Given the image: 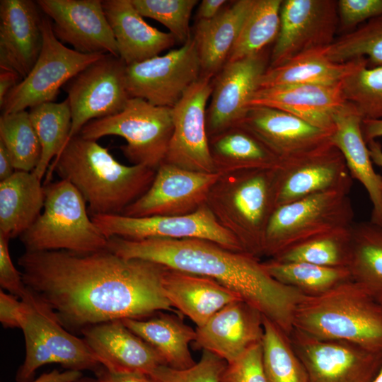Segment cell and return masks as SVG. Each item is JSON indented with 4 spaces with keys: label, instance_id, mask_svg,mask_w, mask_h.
<instances>
[{
    "label": "cell",
    "instance_id": "obj_2",
    "mask_svg": "<svg viewBox=\"0 0 382 382\" xmlns=\"http://www.w3.org/2000/svg\"><path fill=\"white\" fill-rule=\"evenodd\" d=\"M108 249L123 257L211 278L257 309L288 336L294 329L295 308L305 296L272 277L260 258L204 239L130 240L112 236Z\"/></svg>",
    "mask_w": 382,
    "mask_h": 382
},
{
    "label": "cell",
    "instance_id": "obj_56",
    "mask_svg": "<svg viewBox=\"0 0 382 382\" xmlns=\"http://www.w3.org/2000/svg\"><path fill=\"white\" fill-rule=\"evenodd\" d=\"M371 382H382V366Z\"/></svg>",
    "mask_w": 382,
    "mask_h": 382
},
{
    "label": "cell",
    "instance_id": "obj_1",
    "mask_svg": "<svg viewBox=\"0 0 382 382\" xmlns=\"http://www.w3.org/2000/svg\"><path fill=\"white\" fill-rule=\"evenodd\" d=\"M18 264L25 286L69 330L141 319L161 311L181 315L163 289L166 267L151 261L123 257L106 248L86 253L25 251Z\"/></svg>",
    "mask_w": 382,
    "mask_h": 382
},
{
    "label": "cell",
    "instance_id": "obj_3",
    "mask_svg": "<svg viewBox=\"0 0 382 382\" xmlns=\"http://www.w3.org/2000/svg\"><path fill=\"white\" fill-rule=\"evenodd\" d=\"M56 171L72 183L93 214H120L150 187L156 170L118 162L96 141L72 137L51 163L47 178Z\"/></svg>",
    "mask_w": 382,
    "mask_h": 382
},
{
    "label": "cell",
    "instance_id": "obj_54",
    "mask_svg": "<svg viewBox=\"0 0 382 382\" xmlns=\"http://www.w3.org/2000/svg\"><path fill=\"white\" fill-rule=\"evenodd\" d=\"M16 170L13 166L11 158L4 146L0 142V180H4L11 176Z\"/></svg>",
    "mask_w": 382,
    "mask_h": 382
},
{
    "label": "cell",
    "instance_id": "obj_31",
    "mask_svg": "<svg viewBox=\"0 0 382 382\" xmlns=\"http://www.w3.org/2000/svg\"><path fill=\"white\" fill-rule=\"evenodd\" d=\"M365 64L368 65L364 57L335 63L327 58L321 49L311 50L282 65L268 67L261 77L259 88L296 84H337Z\"/></svg>",
    "mask_w": 382,
    "mask_h": 382
},
{
    "label": "cell",
    "instance_id": "obj_18",
    "mask_svg": "<svg viewBox=\"0 0 382 382\" xmlns=\"http://www.w3.org/2000/svg\"><path fill=\"white\" fill-rule=\"evenodd\" d=\"M220 175L163 162L156 169L149 190L120 214L144 217L193 214L205 204L210 189Z\"/></svg>",
    "mask_w": 382,
    "mask_h": 382
},
{
    "label": "cell",
    "instance_id": "obj_52",
    "mask_svg": "<svg viewBox=\"0 0 382 382\" xmlns=\"http://www.w3.org/2000/svg\"><path fill=\"white\" fill-rule=\"evenodd\" d=\"M228 2L226 0H203L199 4L197 21L209 20L216 17Z\"/></svg>",
    "mask_w": 382,
    "mask_h": 382
},
{
    "label": "cell",
    "instance_id": "obj_10",
    "mask_svg": "<svg viewBox=\"0 0 382 382\" xmlns=\"http://www.w3.org/2000/svg\"><path fill=\"white\" fill-rule=\"evenodd\" d=\"M43 42L29 72L6 96L0 105L8 114L54 102L59 91L77 74L105 54H83L66 47L54 35L51 20L43 15Z\"/></svg>",
    "mask_w": 382,
    "mask_h": 382
},
{
    "label": "cell",
    "instance_id": "obj_46",
    "mask_svg": "<svg viewBox=\"0 0 382 382\" xmlns=\"http://www.w3.org/2000/svg\"><path fill=\"white\" fill-rule=\"evenodd\" d=\"M339 26L349 30L382 16V0L337 1Z\"/></svg>",
    "mask_w": 382,
    "mask_h": 382
},
{
    "label": "cell",
    "instance_id": "obj_48",
    "mask_svg": "<svg viewBox=\"0 0 382 382\" xmlns=\"http://www.w3.org/2000/svg\"><path fill=\"white\" fill-rule=\"evenodd\" d=\"M18 297L0 291V322L6 328L21 329L25 318L24 302Z\"/></svg>",
    "mask_w": 382,
    "mask_h": 382
},
{
    "label": "cell",
    "instance_id": "obj_28",
    "mask_svg": "<svg viewBox=\"0 0 382 382\" xmlns=\"http://www.w3.org/2000/svg\"><path fill=\"white\" fill-rule=\"evenodd\" d=\"M163 286L173 306L190 318L197 328L204 325L226 306L242 300L211 278L167 267L163 273Z\"/></svg>",
    "mask_w": 382,
    "mask_h": 382
},
{
    "label": "cell",
    "instance_id": "obj_24",
    "mask_svg": "<svg viewBox=\"0 0 382 382\" xmlns=\"http://www.w3.org/2000/svg\"><path fill=\"white\" fill-rule=\"evenodd\" d=\"M81 332L100 364L112 373L149 376L158 366L165 365L159 354L122 320L88 326Z\"/></svg>",
    "mask_w": 382,
    "mask_h": 382
},
{
    "label": "cell",
    "instance_id": "obj_27",
    "mask_svg": "<svg viewBox=\"0 0 382 382\" xmlns=\"http://www.w3.org/2000/svg\"><path fill=\"white\" fill-rule=\"evenodd\" d=\"M102 2L117 45L119 57L127 66L158 56L175 45L174 36L148 24L131 0Z\"/></svg>",
    "mask_w": 382,
    "mask_h": 382
},
{
    "label": "cell",
    "instance_id": "obj_22",
    "mask_svg": "<svg viewBox=\"0 0 382 382\" xmlns=\"http://www.w3.org/2000/svg\"><path fill=\"white\" fill-rule=\"evenodd\" d=\"M36 1H0V69L23 79L42 50L43 16Z\"/></svg>",
    "mask_w": 382,
    "mask_h": 382
},
{
    "label": "cell",
    "instance_id": "obj_41",
    "mask_svg": "<svg viewBox=\"0 0 382 382\" xmlns=\"http://www.w3.org/2000/svg\"><path fill=\"white\" fill-rule=\"evenodd\" d=\"M351 227L301 243L271 259L284 262L347 267L351 249Z\"/></svg>",
    "mask_w": 382,
    "mask_h": 382
},
{
    "label": "cell",
    "instance_id": "obj_7",
    "mask_svg": "<svg viewBox=\"0 0 382 382\" xmlns=\"http://www.w3.org/2000/svg\"><path fill=\"white\" fill-rule=\"evenodd\" d=\"M25 313L21 330L25 356L18 368L16 382H30L42 366L58 364L66 370H91L101 366L83 339L66 330L52 308L37 294L26 287L21 299Z\"/></svg>",
    "mask_w": 382,
    "mask_h": 382
},
{
    "label": "cell",
    "instance_id": "obj_37",
    "mask_svg": "<svg viewBox=\"0 0 382 382\" xmlns=\"http://www.w3.org/2000/svg\"><path fill=\"white\" fill-rule=\"evenodd\" d=\"M262 361L268 382H308L307 372L289 336L263 316Z\"/></svg>",
    "mask_w": 382,
    "mask_h": 382
},
{
    "label": "cell",
    "instance_id": "obj_35",
    "mask_svg": "<svg viewBox=\"0 0 382 382\" xmlns=\"http://www.w3.org/2000/svg\"><path fill=\"white\" fill-rule=\"evenodd\" d=\"M28 112L41 146L40 160L33 172L42 180L52 160L59 156L69 140L71 127L69 100L42 103Z\"/></svg>",
    "mask_w": 382,
    "mask_h": 382
},
{
    "label": "cell",
    "instance_id": "obj_55",
    "mask_svg": "<svg viewBox=\"0 0 382 382\" xmlns=\"http://www.w3.org/2000/svg\"><path fill=\"white\" fill-rule=\"evenodd\" d=\"M369 154L373 163L382 168V146L376 140H371L366 142ZM381 182H382V175Z\"/></svg>",
    "mask_w": 382,
    "mask_h": 382
},
{
    "label": "cell",
    "instance_id": "obj_11",
    "mask_svg": "<svg viewBox=\"0 0 382 382\" xmlns=\"http://www.w3.org/2000/svg\"><path fill=\"white\" fill-rule=\"evenodd\" d=\"M126 68L120 57L105 54L64 85L71 115L68 141L88 122L124 109L131 98L127 88Z\"/></svg>",
    "mask_w": 382,
    "mask_h": 382
},
{
    "label": "cell",
    "instance_id": "obj_13",
    "mask_svg": "<svg viewBox=\"0 0 382 382\" xmlns=\"http://www.w3.org/2000/svg\"><path fill=\"white\" fill-rule=\"evenodd\" d=\"M289 337L308 382H371L382 366V351L318 338L296 328Z\"/></svg>",
    "mask_w": 382,
    "mask_h": 382
},
{
    "label": "cell",
    "instance_id": "obj_29",
    "mask_svg": "<svg viewBox=\"0 0 382 382\" xmlns=\"http://www.w3.org/2000/svg\"><path fill=\"white\" fill-rule=\"evenodd\" d=\"M255 0H238L214 18L197 21L194 36L201 76L213 78L226 63Z\"/></svg>",
    "mask_w": 382,
    "mask_h": 382
},
{
    "label": "cell",
    "instance_id": "obj_53",
    "mask_svg": "<svg viewBox=\"0 0 382 382\" xmlns=\"http://www.w3.org/2000/svg\"><path fill=\"white\" fill-rule=\"evenodd\" d=\"M361 130L366 142L382 137V120H362Z\"/></svg>",
    "mask_w": 382,
    "mask_h": 382
},
{
    "label": "cell",
    "instance_id": "obj_36",
    "mask_svg": "<svg viewBox=\"0 0 382 382\" xmlns=\"http://www.w3.org/2000/svg\"><path fill=\"white\" fill-rule=\"evenodd\" d=\"M267 273L279 283L296 289L305 296L323 294L352 280L347 267H330L306 262H284L270 259L262 262Z\"/></svg>",
    "mask_w": 382,
    "mask_h": 382
},
{
    "label": "cell",
    "instance_id": "obj_57",
    "mask_svg": "<svg viewBox=\"0 0 382 382\" xmlns=\"http://www.w3.org/2000/svg\"><path fill=\"white\" fill-rule=\"evenodd\" d=\"M76 382H98V381L97 380V378L94 379V378H91L81 377Z\"/></svg>",
    "mask_w": 382,
    "mask_h": 382
},
{
    "label": "cell",
    "instance_id": "obj_40",
    "mask_svg": "<svg viewBox=\"0 0 382 382\" xmlns=\"http://www.w3.org/2000/svg\"><path fill=\"white\" fill-rule=\"evenodd\" d=\"M321 50L335 63L364 57L367 67L382 66V16L368 21Z\"/></svg>",
    "mask_w": 382,
    "mask_h": 382
},
{
    "label": "cell",
    "instance_id": "obj_8",
    "mask_svg": "<svg viewBox=\"0 0 382 382\" xmlns=\"http://www.w3.org/2000/svg\"><path fill=\"white\" fill-rule=\"evenodd\" d=\"M349 194L327 191L277 207L266 229L262 256L274 258L297 245L349 228L354 211Z\"/></svg>",
    "mask_w": 382,
    "mask_h": 382
},
{
    "label": "cell",
    "instance_id": "obj_5",
    "mask_svg": "<svg viewBox=\"0 0 382 382\" xmlns=\"http://www.w3.org/2000/svg\"><path fill=\"white\" fill-rule=\"evenodd\" d=\"M276 169L221 175L205 203L243 251L258 258L262 256L266 229L277 208Z\"/></svg>",
    "mask_w": 382,
    "mask_h": 382
},
{
    "label": "cell",
    "instance_id": "obj_17",
    "mask_svg": "<svg viewBox=\"0 0 382 382\" xmlns=\"http://www.w3.org/2000/svg\"><path fill=\"white\" fill-rule=\"evenodd\" d=\"M213 78L201 76L172 108L173 131L164 162L202 173H215L206 128Z\"/></svg>",
    "mask_w": 382,
    "mask_h": 382
},
{
    "label": "cell",
    "instance_id": "obj_42",
    "mask_svg": "<svg viewBox=\"0 0 382 382\" xmlns=\"http://www.w3.org/2000/svg\"><path fill=\"white\" fill-rule=\"evenodd\" d=\"M346 100L363 120H382V66L369 68L365 64L342 83Z\"/></svg>",
    "mask_w": 382,
    "mask_h": 382
},
{
    "label": "cell",
    "instance_id": "obj_33",
    "mask_svg": "<svg viewBox=\"0 0 382 382\" xmlns=\"http://www.w3.org/2000/svg\"><path fill=\"white\" fill-rule=\"evenodd\" d=\"M215 173L277 168L281 161L254 134L234 126L209 139Z\"/></svg>",
    "mask_w": 382,
    "mask_h": 382
},
{
    "label": "cell",
    "instance_id": "obj_25",
    "mask_svg": "<svg viewBox=\"0 0 382 382\" xmlns=\"http://www.w3.org/2000/svg\"><path fill=\"white\" fill-rule=\"evenodd\" d=\"M342 83L260 88L250 100L248 108L263 106L281 110L316 127L334 130V116L347 102Z\"/></svg>",
    "mask_w": 382,
    "mask_h": 382
},
{
    "label": "cell",
    "instance_id": "obj_19",
    "mask_svg": "<svg viewBox=\"0 0 382 382\" xmlns=\"http://www.w3.org/2000/svg\"><path fill=\"white\" fill-rule=\"evenodd\" d=\"M41 11L52 21L56 37L83 54L119 57L112 30L101 0H37Z\"/></svg>",
    "mask_w": 382,
    "mask_h": 382
},
{
    "label": "cell",
    "instance_id": "obj_34",
    "mask_svg": "<svg viewBox=\"0 0 382 382\" xmlns=\"http://www.w3.org/2000/svg\"><path fill=\"white\" fill-rule=\"evenodd\" d=\"M347 268L352 279L382 304V226L370 221L352 224Z\"/></svg>",
    "mask_w": 382,
    "mask_h": 382
},
{
    "label": "cell",
    "instance_id": "obj_39",
    "mask_svg": "<svg viewBox=\"0 0 382 382\" xmlns=\"http://www.w3.org/2000/svg\"><path fill=\"white\" fill-rule=\"evenodd\" d=\"M0 142L7 149L16 170L31 172L36 168L41 146L28 111L1 115Z\"/></svg>",
    "mask_w": 382,
    "mask_h": 382
},
{
    "label": "cell",
    "instance_id": "obj_30",
    "mask_svg": "<svg viewBox=\"0 0 382 382\" xmlns=\"http://www.w3.org/2000/svg\"><path fill=\"white\" fill-rule=\"evenodd\" d=\"M33 172L16 170L0 182V233L21 236L36 221L45 205V187Z\"/></svg>",
    "mask_w": 382,
    "mask_h": 382
},
{
    "label": "cell",
    "instance_id": "obj_43",
    "mask_svg": "<svg viewBox=\"0 0 382 382\" xmlns=\"http://www.w3.org/2000/svg\"><path fill=\"white\" fill-rule=\"evenodd\" d=\"M143 16L166 26L176 41L185 44L190 35V20L197 0H131Z\"/></svg>",
    "mask_w": 382,
    "mask_h": 382
},
{
    "label": "cell",
    "instance_id": "obj_45",
    "mask_svg": "<svg viewBox=\"0 0 382 382\" xmlns=\"http://www.w3.org/2000/svg\"><path fill=\"white\" fill-rule=\"evenodd\" d=\"M221 382H268L262 361V342L227 364L221 376Z\"/></svg>",
    "mask_w": 382,
    "mask_h": 382
},
{
    "label": "cell",
    "instance_id": "obj_16",
    "mask_svg": "<svg viewBox=\"0 0 382 382\" xmlns=\"http://www.w3.org/2000/svg\"><path fill=\"white\" fill-rule=\"evenodd\" d=\"M352 185L345 158L330 141L281 161L276 169V207L327 191L350 192Z\"/></svg>",
    "mask_w": 382,
    "mask_h": 382
},
{
    "label": "cell",
    "instance_id": "obj_49",
    "mask_svg": "<svg viewBox=\"0 0 382 382\" xmlns=\"http://www.w3.org/2000/svg\"><path fill=\"white\" fill-rule=\"evenodd\" d=\"M98 382H154L146 374L137 372L112 373L100 366L95 371Z\"/></svg>",
    "mask_w": 382,
    "mask_h": 382
},
{
    "label": "cell",
    "instance_id": "obj_15",
    "mask_svg": "<svg viewBox=\"0 0 382 382\" xmlns=\"http://www.w3.org/2000/svg\"><path fill=\"white\" fill-rule=\"evenodd\" d=\"M339 28L337 1L284 0L278 35L268 67H275L311 50L334 42Z\"/></svg>",
    "mask_w": 382,
    "mask_h": 382
},
{
    "label": "cell",
    "instance_id": "obj_32",
    "mask_svg": "<svg viewBox=\"0 0 382 382\" xmlns=\"http://www.w3.org/2000/svg\"><path fill=\"white\" fill-rule=\"evenodd\" d=\"M122 321L159 354L166 366L184 370L195 364L189 345L195 341L196 331L178 316L160 313L148 320L127 318Z\"/></svg>",
    "mask_w": 382,
    "mask_h": 382
},
{
    "label": "cell",
    "instance_id": "obj_12",
    "mask_svg": "<svg viewBox=\"0 0 382 382\" xmlns=\"http://www.w3.org/2000/svg\"><path fill=\"white\" fill-rule=\"evenodd\" d=\"M91 217L107 238H200L233 251L244 252L238 240L219 224L206 204L185 216L132 217L120 214H93Z\"/></svg>",
    "mask_w": 382,
    "mask_h": 382
},
{
    "label": "cell",
    "instance_id": "obj_51",
    "mask_svg": "<svg viewBox=\"0 0 382 382\" xmlns=\"http://www.w3.org/2000/svg\"><path fill=\"white\" fill-rule=\"evenodd\" d=\"M21 81L20 76L14 71L0 69V105L7 94Z\"/></svg>",
    "mask_w": 382,
    "mask_h": 382
},
{
    "label": "cell",
    "instance_id": "obj_47",
    "mask_svg": "<svg viewBox=\"0 0 382 382\" xmlns=\"http://www.w3.org/2000/svg\"><path fill=\"white\" fill-rule=\"evenodd\" d=\"M9 239L0 233V284L1 289L21 299L26 286L21 272L15 267L11 260L8 248Z\"/></svg>",
    "mask_w": 382,
    "mask_h": 382
},
{
    "label": "cell",
    "instance_id": "obj_50",
    "mask_svg": "<svg viewBox=\"0 0 382 382\" xmlns=\"http://www.w3.org/2000/svg\"><path fill=\"white\" fill-rule=\"evenodd\" d=\"M81 377L82 373L79 371H59L57 369H54L41 374L38 378L30 382H76Z\"/></svg>",
    "mask_w": 382,
    "mask_h": 382
},
{
    "label": "cell",
    "instance_id": "obj_26",
    "mask_svg": "<svg viewBox=\"0 0 382 382\" xmlns=\"http://www.w3.org/2000/svg\"><path fill=\"white\" fill-rule=\"evenodd\" d=\"M362 120L357 109L347 102L334 116L330 141L342 154L351 177L359 181L369 195L372 204L370 221L382 226L381 175L374 169L362 134Z\"/></svg>",
    "mask_w": 382,
    "mask_h": 382
},
{
    "label": "cell",
    "instance_id": "obj_9",
    "mask_svg": "<svg viewBox=\"0 0 382 382\" xmlns=\"http://www.w3.org/2000/svg\"><path fill=\"white\" fill-rule=\"evenodd\" d=\"M173 131L171 108L131 98L122 111L88 122L79 134L95 141L109 135L121 137L126 141L121 151L133 165L156 170L165 161Z\"/></svg>",
    "mask_w": 382,
    "mask_h": 382
},
{
    "label": "cell",
    "instance_id": "obj_20",
    "mask_svg": "<svg viewBox=\"0 0 382 382\" xmlns=\"http://www.w3.org/2000/svg\"><path fill=\"white\" fill-rule=\"evenodd\" d=\"M265 50L256 55L227 62L213 81L206 128L209 139L236 126L259 88L268 68Z\"/></svg>",
    "mask_w": 382,
    "mask_h": 382
},
{
    "label": "cell",
    "instance_id": "obj_4",
    "mask_svg": "<svg viewBox=\"0 0 382 382\" xmlns=\"http://www.w3.org/2000/svg\"><path fill=\"white\" fill-rule=\"evenodd\" d=\"M293 327L309 335L382 351V304L352 280L297 304Z\"/></svg>",
    "mask_w": 382,
    "mask_h": 382
},
{
    "label": "cell",
    "instance_id": "obj_38",
    "mask_svg": "<svg viewBox=\"0 0 382 382\" xmlns=\"http://www.w3.org/2000/svg\"><path fill=\"white\" fill-rule=\"evenodd\" d=\"M282 1L255 0L227 62L256 55L276 40L279 30Z\"/></svg>",
    "mask_w": 382,
    "mask_h": 382
},
{
    "label": "cell",
    "instance_id": "obj_23",
    "mask_svg": "<svg viewBox=\"0 0 382 382\" xmlns=\"http://www.w3.org/2000/svg\"><path fill=\"white\" fill-rule=\"evenodd\" d=\"M262 318L247 302L234 301L197 328L194 342L197 348L209 351L230 364L262 342Z\"/></svg>",
    "mask_w": 382,
    "mask_h": 382
},
{
    "label": "cell",
    "instance_id": "obj_6",
    "mask_svg": "<svg viewBox=\"0 0 382 382\" xmlns=\"http://www.w3.org/2000/svg\"><path fill=\"white\" fill-rule=\"evenodd\" d=\"M44 187V210L19 236L25 251L86 253L107 248L108 238L88 216L86 202L72 183L60 179Z\"/></svg>",
    "mask_w": 382,
    "mask_h": 382
},
{
    "label": "cell",
    "instance_id": "obj_21",
    "mask_svg": "<svg viewBox=\"0 0 382 382\" xmlns=\"http://www.w3.org/2000/svg\"><path fill=\"white\" fill-rule=\"evenodd\" d=\"M236 126L254 134L281 161L330 141L334 131L316 127L285 111L263 106L248 108Z\"/></svg>",
    "mask_w": 382,
    "mask_h": 382
},
{
    "label": "cell",
    "instance_id": "obj_44",
    "mask_svg": "<svg viewBox=\"0 0 382 382\" xmlns=\"http://www.w3.org/2000/svg\"><path fill=\"white\" fill-rule=\"evenodd\" d=\"M227 362L209 351L203 349L199 360L187 369L158 366L149 376L154 382H221Z\"/></svg>",
    "mask_w": 382,
    "mask_h": 382
},
{
    "label": "cell",
    "instance_id": "obj_14",
    "mask_svg": "<svg viewBox=\"0 0 382 382\" xmlns=\"http://www.w3.org/2000/svg\"><path fill=\"white\" fill-rule=\"evenodd\" d=\"M200 77V62L192 37L178 49L126 68L127 88L131 98L171 108Z\"/></svg>",
    "mask_w": 382,
    "mask_h": 382
}]
</instances>
